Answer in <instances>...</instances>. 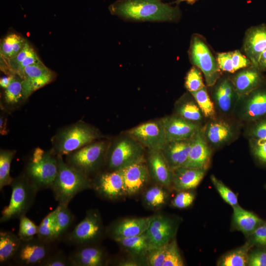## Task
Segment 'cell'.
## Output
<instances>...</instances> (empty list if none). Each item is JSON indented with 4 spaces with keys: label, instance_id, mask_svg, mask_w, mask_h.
Here are the masks:
<instances>
[{
    "label": "cell",
    "instance_id": "cell-47",
    "mask_svg": "<svg viewBox=\"0 0 266 266\" xmlns=\"http://www.w3.org/2000/svg\"><path fill=\"white\" fill-rule=\"evenodd\" d=\"M167 244L149 251L147 254V262L149 266H163L166 257Z\"/></svg>",
    "mask_w": 266,
    "mask_h": 266
},
{
    "label": "cell",
    "instance_id": "cell-51",
    "mask_svg": "<svg viewBox=\"0 0 266 266\" xmlns=\"http://www.w3.org/2000/svg\"><path fill=\"white\" fill-rule=\"evenodd\" d=\"M217 60V64L220 69L231 73L235 71L233 65L231 52L218 54Z\"/></svg>",
    "mask_w": 266,
    "mask_h": 266
},
{
    "label": "cell",
    "instance_id": "cell-40",
    "mask_svg": "<svg viewBox=\"0 0 266 266\" xmlns=\"http://www.w3.org/2000/svg\"><path fill=\"white\" fill-rule=\"evenodd\" d=\"M178 115L193 122L197 123L202 118V112L197 104L187 101L180 104L177 108Z\"/></svg>",
    "mask_w": 266,
    "mask_h": 266
},
{
    "label": "cell",
    "instance_id": "cell-2",
    "mask_svg": "<svg viewBox=\"0 0 266 266\" xmlns=\"http://www.w3.org/2000/svg\"><path fill=\"white\" fill-rule=\"evenodd\" d=\"M57 156L58 171L50 189L59 204L68 206L79 193L92 187V181L67 164L62 156Z\"/></svg>",
    "mask_w": 266,
    "mask_h": 266
},
{
    "label": "cell",
    "instance_id": "cell-38",
    "mask_svg": "<svg viewBox=\"0 0 266 266\" xmlns=\"http://www.w3.org/2000/svg\"><path fill=\"white\" fill-rule=\"evenodd\" d=\"M144 198L145 202L148 206L151 208H159L166 203L167 194L162 187L155 186L146 190Z\"/></svg>",
    "mask_w": 266,
    "mask_h": 266
},
{
    "label": "cell",
    "instance_id": "cell-24",
    "mask_svg": "<svg viewBox=\"0 0 266 266\" xmlns=\"http://www.w3.org/2000/svg\"><path fill=\"white\" fill-rule=\"evenodd\" d=\"M150 172L159 184L169 187L172 183V171L161 151H150L148 157Z\"/></svg>",
    "mask_w": 266,
    "mask_h": 266
},
{
    "label": "cell",
    "instance_id": "cell-11",
    "mask_svg": "<svg viewBox=\"0 0 266 266\" xmlns=\"http://www.w3.org/2000/svg\"><path fill=\"white\" fill-rule=\"evenodd\" d=\"M128 134L150 151H161L167 142L164 129L160 120L136 126L130 130Z\"/></svg>",
    "mask_w": 266,
    "mask_h": 266
},
{
    "label": "cell",
    "instance_id": "cell-17",
    "mask_svg": "<svg viewBox=\"0 0 266 266\" xmlns=\"http://www.w3.org/2000/svg\"><path fill=\"white\" fill-rule=\"evenodd\" d=\"M68 257L72 266H102L107 261L103 249L95 244L76 246Z\"/></svg>",
    "mask_w": 266,
    "mask_h": 266
},
{
    "label": "cell",
    "instance_id": "cell-14",
    "mask_svg": "<svg viewBox=\"0 0 266 266\" xmlns=\"http://www.w3.org/2000/svg\"><path fill=\"white\" fill-rule=\"evenodd\" d=\"M159 120L164 129L166 141L191 139L200 130L197 123L179 115L165 117Z\"/></svg>",
    "mask_w": 266,
    "mask_h": 266
},
{
    "label": "cell",
    "instance_id": "cell-28",
    "mask_svg": "<svg viewBox=\"0 0 266 266\" xmlns=\"http://www.w3.org/2000/svg\"><path fill=\"white\" fill-rule=\"evenodd\" d=\"M243 117L256 120L266 115V90L253 93L247 100L242 110Z\"/></svg>",
    "mask_w": 266,
    "mask_h": 266
},
{
    "label": "cell",
    "instance_id": "cell-1",
    "mask_svg": "<svg viewBox=\"0 0 266 266\" xmlns=\"http://www.w3.org/2000/svg\"><path fill=\"white\" fill-rule=\"evenodd\" d=\"M112 13L134 20L171 21L176 18L178 10L160 0H123L109 7Z\"/></svg>",
    "mask_w": 266,
    "mask_h": 266
},
{
    "label": "cell",
    "instance_id": "cell-55",
    "mask_svg": "<svg viewBox=\"0 0 266 266\" xmlns=\"http://www.w3.org/2000/svg\"><path fill=\"white\" fill-rule=\"evenodd\" d=\"M6 123L7 119L3 115L0 116V134L2 135H5L7 132L6 131Z\"/></svg>",
    "mask_w": 266,
    "mask_h": 266
},
{
    "label": "cell",
    "instance_id": "cell-29",
    "mask_svg": "<svg viewBox=\"0 0 266 266\" xmlns=\"http://www.w3.org/2000/svg\"><path fill=\"white\" fill-rule=\"evenodd\" d=\"M261 81V77L258 71L248 69L241 71L233 79V85L239 96L249 94L255 89Z\"/></svg>",
    "mask_w": 266,
    "mask_h": 266
},
{
    "label": "cell",
    "instance_id": "cell-46",
    "mask_svg": "<svg viewBox=\"0 0 266 266\" xmlns=\"http://www.w3.org/2000/svg\"><path fill=\"white\" fill-rule=\"evenodd\" d=\"M40 266H72L68 256L62 250L54 251Z\"/></svg>",
    "mask_w": 266,
    "mask_h": 266
},
{
    "label": "cell",
    "instance_id": "cell-22",
    "mask_svg": "<svg viewBox=\"0 0 266 266\" xmlns=\"http://www.w3.org/2000/svg\"><path fill=\"white\" fill-rule=\"evenodd\" d=\"M172 171V183L178 191H188L196 188L203 179L205 170L182 166Z\"/></svg>",
    "mask_w": 266,
    "mask_h": 266
},
{
    "label": "cell",
    "instance_id": "cell-21",
    "mask_svg": "<svg viewBox=\"0 0 266 266\" xmlns=\"http://www.w3.org/2000/svg\"><path fill=\"white\" fill-rule=\"evenodd\" d=\"M193 138L167 141L165 145L161 151L172 170L185 166L188 159Z\"/></svg>",
    "mask_w": 266,
    "mask_h": 266
},
{
    "label": "cell",
    "instance_id": "cell-30",
    "mask_svg": "<svg viewBox=\"0 0 266 266\" xmlns=\"http://www.w3.org/2000/svg\"><path fill=\"white\" fill-rule=\"evenodd\" d=\"M231 126L226 122L218 121L212 122L207 127L205 136L212 144L220 145L230 139L233 135Z\"/></svg>",
    "mask_w": 266,
    "mask_h": 266
},
{
    "label": "cell",
    "instance_id": "cell-26",
    "mask_svg": "<svg viewBox=\"0 0 266 266\" xmlns=\"http://www.w3.org/2000/svg\"><path fill=\"white\" fill-rule=\"evenodd\" d=\"M22 240L14 233L8 231L0 232V264H12Z\"/></svg>",
    "mask_w": 266,
    "mask_h": 266
},
{
    "label": "cell",
    "instance_id": "cell-16",
    "mask_svg": "<svg viewBox=\"0 0 266 266\" xmlns=\"http://www.w3.org/2000/svg\"><path fill=\"white\" fill-rule=\"evenodd\" d=\"M119 170L123 176L125 195H133L137 194L148 182L149 172L144 160Z\"/></svg>",
    "mask_w": 266,
    "mask_h": 266
},
{
    "label": "cell",
    "instance_id": "cell-15",
    "mask_svg": "<svg viewBox=\"0 0 266 266\" xmlns=\"http://www.w3.org/2000/svg\"><path fill=\"white\" fill-rule=\"evenodd\" d=\"M176 233V226L169 217L163 215L151 217L146 233L152 249L170 241Z\"/></svg>",
    "mask_w": 266,
    "mask_h": 266
},
{
    "label": "cell",
    "instance_id": "cell-4",
    "mask_svg": "<svg viewBox=\"0 0 266 266\" xmlns=\"http://www.w3.org/2000/svg\"><path fill=\"white\" fill-rule=\"evenodd\" d=\"M99 137L96 129L79 121L57 132L51 140L52 149L57 155L66 156L93 142Z\"/></svg>",
    "mask_w": 266,
    "mask_h": 266
},
{
    "label": "cell",
    "instance_id": "cell-8",
    "mask_svg": "<svg viewBox=\"0 0 266 266\" xmlns=\"http://www.w3.org/2000/svg\"><path fill=\"white\" fill-rule=\"evenodd\" d=\"M144 149L139 142L131 136L117 141L106 155L109 170H119L144 159Z\"/></svg>",
    "mask_w": 266,
    "mask_h": 266
},
{
    "label": "cell",
    "instance_id": "cell-3",
    "mask_svg": "<svg viewBox=\"0 0 266 266\" xmlns=\"http://www.w3.org/2000/svg\"><path fill=\"white\" fill-rule=\"evenodd\" d=\"M58 156L52 149L37 147L26 162L22 172L39 191L50 188L58 171Z\"/></svg>",
    "mask_w": 266,
    "mask_h": 266
},
{
    "label": "cell",
    "instance_id": "cell-19",
    "mask_svg": "<svg viewBox=\"0 0 266 266\" xmlns=\"http://www.w3.org/2000/svg\"><path fill=\"white\" fill-rule=\"evenodd\" d=\"M211 152L200 129L193 137L188 160L184 166L206 170L209 166Z\"/></svg>",
    "mask_w": 266,
    "mask_h": 266
},
{
    "label": "cell",
    "instance_id": "cell-35",
    "mask_svg": "<svg viewBox=\"0 0 266 266\" xmlns=\"http://www.w3.org/2000/svg\"><path fill=\"white\" fill-rule=\"evenodd\" d=\"M16 150L0 149V190L10 185L13 180L10 174L11 163L16 154Z\"/></svg>",
    "mask_w": 266,
    "mask_h": 266
},
{
    "label": "cell",
    "instance_id": "cell-49",
    "mask_svg": "<svg viewBox=\"0 0 266 266\" xmlns=\"http://www.w3.org/2000/svg\"><path fill=\"white\" fill-rule=\"evenodd\" d=\"M195 194L190 191H181L172 200V206L179 209H184L189 207L194 202Z\"/></svg>",
    "mask_w": 266,
    "mask_h": 266
},
{
    "label": "cell",
    "instance_id": "cell-42",
    "mask_svg": "<svg viewBox=\"0 0 266 266\" xmlns=\"http://www.w3.org/2000/svg\"><path fill=\"white\" fill-rule=\"evenodd\" d=\"M211 181L223 200L232 207L238 205L237 195L222 181L214 175L210 176Z\"/></svg>",
    "mask_w": 266,
    "mask_h": 266
},
{
    "label": "cell",
    "instance_id": "cell-27",
    "mask_svg": "<svg viewBox=\"0 0 266 266\" xmlns=\"http://www.w3.org/2000/svg\"><path fill=\"white\" fill-rule=\"evenodd\" d=\"M26 100L22 79L20 76L14 75L8 86L4 89L2 107L6 110H13L21 106Z\"/></svg>",
    "mask_w": 266,
    "mask_h": 266
},
{
    "label": "cell",
    "instance_id": "cell-58",
    "mask_svg": "<svg viewBox=\"0 0 266 266\" xmlns=\"http://www.w3.org/2000/svg\"><path fill=\"white\" fill-rule=\"evenodd\" d=\"M264 188H265V190L266 191V185H265Z\"/></svg>",
    "mask_w": 266,
    "mask_h": 266
},
{
    "label": "cell",
    "instance_id": "cell-48",
    "mask_svg": "<svg viewBox=\"0 0 266 266\" xmlns=\"http://www.w3.org/2000/svg\"><path fill=\"white\" fill-rule=\"evenodd\" d=\"M247 237V241L252 247H266V221Z\"/></svg>",
    "mask_w": 266,
    "mask_h": 266
},
{
    "label": "cell",
    "instance_id": "cell-54",
    "mask_svg": "<svg viewBox=\"0 0 266 266\" xmlns=\"http://www.w3.org/2000/svg\"><path fill=\"white\" fill-rule=\"evenodd\" d=\"M14 75H6L0 78V85L3 89H5L10 83Z\"/></svg>",
    "mask_w": 266,
    "mask_h": 266
},
{
    "label": "cell",
    "instance_id": "cell-43",
    "mask_svg": "<svg viewBox=\"0 0 266 266\" xmlns=\"http://www.w3.org/2000/svg\"><path fill=\"white\" fill-rule=\"evenodd\" d=\"M184 263L176 240L172 239L167 244L163 266H183Z\"/></svg>",
    "mask_w": 266,
    "mask_h": 266
},
{
    "label": "cell",
    "instance_id": "cell-25",
    "mask_svg": "<svg viewBox=\"0 0 266 266\" xmlns=\"http://www.w3.org/2000/svg\"><path fill=\"white\" fill-rule=\"evenodd\" d=\"M244 50L253 64L257 66L259 58L266 49V27L251 30L244 43Z\"/></svg>",
    "mask_w": 266,
    "mask_h": 266
},
{
    "label": "cell",
    "instance_id": "cell-31",
    "mask_svg": "<svg viewBox=\"0 0 266 266\" xmlns=\"http://www.w3.org/2000/svg\"><path fill=\"white\" fill-rule=\"evenodd\" d=\"M253 247L246 241L242 246L227 252L218 260L219 266H246L248 265V253Z\"/></svg>",
    "mask_w": 266,
    "mask_h": 266
},
{
    "label": "cell",
    "instance_id": "cell-37",
    "mask_svg": "<svg viewBox=\"0 0 266 266\" xmlns=\"http://www.w3.org/2000/svg\"><path fill=\"white\" fill-rule=\"evenodd\" d=\"M215 98L218 107L222 111L226 112L231 109L233 104V90L229 81L225 80L218 86Z\"/></svg>",
    "mask_w": 266,
    "mask_h": 266
},
{
    "label": "cell",
    "instance_id": "cell-41",
    "mask_svg": "<svg viewBox=\"0 0 266 266\" xmlns=\"http://www.w3.org/2000/svg\"><path fill=\"white\" fill-rule=\"evenodd\" d=\"M38 226L26 215L19 219L18 235L22 241H27L36 236L38 233Z\"/></svg>",
    "mask_w": 266,
    "mask_h": 266
},
{
    "label": "cell",
    "instance_id": "cell-33",
    "mask_svg": "<svg viewBox=\"0 0 266 266\" xmlns=\"http://www.w3.org/2000/svg\"><path fill=\"white\" fill-rule=\"evenodd\" d=\"M114 240L132 254L136 255L147 254L152 249L146 232L139 235L117 238Z\"/></svg>",
    "mask_w": 266,
    "mask_h": 266
},
{
    "label": "cell",
    "instance_id": "cell-32",
    "mask_svg": "<svg viewBox=\"0 0 266 266\" xmlns=\"http://www.w3.org/2000/svg\"><path fill=\"white\" fill-rule=\"evenodd\" d=\"M27 42L24 37L17 33L7 34L0 40V57L5 60L13 58L22 50Z\"/></svg>",
    "mask_w": 266,
    "mask_h": 266
},
{
    "label": "cell",
    "instance_id": "cell-52",
    "mask_svg": "<svg viewBox=\"0 0 266 266\" xmlns=\"http://www.w3.org/2000/svg\"><path fill=\"white\" fill-rule=\"evenodd\" d=\"M231 55L235 71L249 66V60L239 51L231 52Z\"/></svg>",
    "mask_w": 266,
    "mask_h": 266
},
{
    "label": "cell",
    "instance_id": "cell-10",
    "mask_svg": "<svg viewBox=\"0 0 266 266\" xmlns=\"http://www.w3.org/2000/svg\"><path fill=\"white\" fill-rule=\"evenodd\" d=\"M191 55L193 63L203 73L207 85H214L219 77L220 69L207 45L198 37L193 39Z\"/></svg>",
    "mask_w": 266,
    "mask_h": 266
},
{
    "label": "cell",
    "instance_id": "cell-57",
    "mask_svg": "<svg viewBox=\"0 0 266 266\" xmlns=\"http://www.w3.org/2000/svg\"><path fill=\"white\" fill-rule=\"evenodd\" d=\"M196 0H179V1H193Z\"/></svg>",
    "mask_w": 266,
    "mask_h": 266
},
{
    "label": "cell",
    "instance_id": "cell-13",
    "mask_svg": "<svg viewBox=\"0 0 266 266\" xmlns=\"http://www.w3.org/2000/svg\"><path fill=\"white\" fill-rule=\"evenodd\" d=\"M100 197L116 200L125 195L124 182L120 170H109L99 174L92 181V187Z\"/></svg>",
    "mask_w": 266,
    "mask_h": 266
},
{
    "label": "cell",
    "instance_id": "cell-9",
    "mask_svg": "<svg viewBox=\"0 0 266 266\" xmlns=\"http://www.w3.org/2000/svg\"><path fill=\"white\" fill-rule=\"evenodd\" d=\"M55 243H49L37 235L27 241H22L12 264L20 266H40L54 251Z\"/></svg>",
    "mask_w": 266,
    "mask_h": 266
},
{
    "label": "cell",
    "instance_id": "cell-44",
    "mask_svg": "<svg viewBox=\"0 0 266 266\" xmlns=\"http://www.w3.org/2000/svg\"><path fill=\"white\" fill-rule=\"evenodd\" d=\"M185 87L191 93L205 87L201 72L198 68L194 66L189 71L185 79Z\"/></svg>",
    "mask_w": 266,
    "mask_h": 266
},
{
    "label": "cell",
    "instance_id": "cell-39",
    "mask_svg": "<svg viewBox=\"0 0 266 266\" xmlns=\"http://www.w3.org/2000/svg\"><path fill=\"white\" fill-rule=\"evenodd\" d=\"M191 93L203 115L207 118L214 117L215 114L214 105L209 98L205 87Z\"/></svg>",
    "mask_w": 266,
    "mask_h": 266
},
{
    "label": "cell",
    "instance_id": "cell-18",
    "mask_svg": "<svg viewBox=\"0 0 266 266\" xmlns=\"http://www.w3.org/2000/svg\"><path fill=\"white\" fill-rule=\"evenodd\" d=\"M0 58V69L6 75H17L20 77L27 66L41 61L34 49L28 42L13 58L9 60Z\"/></svg>",
    "mask_w": 266,
    "mask_h": 266
},
{
    "label": "cell",
    "instance_id": "cell-7",
    "mask_svg": "<svg viewBox=\"0 0 266 266\" xmlns=\"http://www.w3.org/2000/svg\"><path fill=\"white\" fill-rule=\"evenodd\" d=\"M103 232L101 217L97 210H88L84 218L70 232L63 238L69 245L78 246L95 244L101 237Z\"/></svg>",
    "mask_w": 266,
    "mask_h": 266
},
{
    "label": "cell",
    "instance_id": "cell-36",
    "mask_svg": "<svg viewBox=\"0 0 266 266\" xmlns=\"http://www.w3.org/2000/svg\"><path fill=\"white\" fill-rule=\"evenodd\" d=\"M56 209L49 213L38 226L37 236L49 243L57 242L55 239Z\"/></svg>",
    "mask_w": 266,
    "mask_h": 266
},
{
    "label": "cell",
    "instance_id": "cell-53",
    "mask_svg": "<svg viewBox=\"0 0 266 266\" xmlns=\"http://www.w3.org/2000/svg\"><path fill=\"white\" fill-rule=\"evenodd\" d=\"M251 134L254 139L266 140V119L257 123L251 129Z\"/></svg>",
    "mask_w": 266,
    "mask_h": 266
},
{
    "label": "cell",
    "instance_id": "cell-45",
    "mask_svg": "<svg viewBox=\"0 0 266 266\" xmlns=\"http://www.w3.org/2000/svg\"><path fill=\"white\" fill-rule=\"evenodd\" d=\"M247 266H266V247H253L248 253Z\"/></svg>",
    "mask_w": 266,
    "mask_h": 266
},
{
    "label": "cell",
    "instance_id": "cell-56",
    "mask_svg": "<svg viewBox=\"0 0 266 266\" xmlns=\"http://www.w3.org/2000/svg\"><path fill=\"white\" fill-rule=\"evenodd\" d=\"M257 66L262 68H266V49L261 54Z\"/></svg>",
    "mask_w": 266,
    "mask_h": 266
},
{
    "label": "cell",
    "instance_id": "cell-6",
    "mask_svg": "<svg viewBox=\"0 0 266 266\" xmlns=\"http://www.w3.org/2000/svg\"><path fill=\"white\" fill-rule=\"evenodd\" d=\"M106 141L93 142L66 156L65 161L76 170L89 177L97 172L106 158Z\"/></svg>",
    "mask_w": 266,
    "mask_h": 266
},
{
    "label": "cell",
    "instance_id": "cell-20",
    "mask_svg": "<svg viewBox=\"0 0 266 266\" xmlns=\"http://www.w3.org/2000/svg\"><path fill=\"white\" fill-rule=\"evenodd\" d=\"M151 217L128 218L112 225L107 229L108 233L114 239L139 235L145 233Z\"/></svg>",
    "mask_w": 266,
    "mask_h": 266
},
{
    "label": "cell",
    "instance_id": "cell-50",
    "mask_svg": "<svg viewBox=\"0 0 266 266\" xmlns=\"http://www.w3.org/2000/svg\"><path fill=\"white\" fill-rule=\"evenodd\" d=\"M251 145L255 158L262 165L266 166V140L254 139Z\"/></svg>",
    "mask_w": 266,
    "mask_h": 266
},
{
    "label": "cell",
    "instance_id": "cell-34",
    "mask_svg": "<svg viewBox=\"0 0 266 266\" xmlns=\"http://www.w3.org/2000/svg\"><path fill=\"white\" fill-rule=\"evenodd\" d=\"M56 209L55 239L60 241L67 233L75 218L68 206L59 204Z\"/></svg>",
    "mask_w": 266,
    "mask_h": 266
},
{
    "label": "cell",
    "instance_id": "cell-12",
    "mask_svg": "<svg viewBox=\"0 0 266 266\" xmlns=\"http://www.w3.org/2000/svg\"><path fill=\"white\" fill-rule=\"evenodd\" d=\"M20 77L24 95L27 99L33 92L52 82L55 73L41 61L27 66Z\"/></svg>",
    "mask_w": 266,
    "mask_h": 266
},
{
    "label": "cell",
    "instance_id": "cell-23",
    "mask_svg": "<svg viewBox=\"0 0 266 266\" xmlns=\"http://www.w3.org/2000/svg\"><path fill=\"white\" fill-rule=\"evenodd\" d=\"M233 208V228L242 232L246 237L266 221L255 213L243 209L239 204Z\"/></svg>",
    "mask_w": 266,
    "mask_h": 266
},
{
    "label": "cell",
    "instance_id": "cell-5",
    "mask_svg": "<svg viewBox=\"0 0 266 266\" xmlns=\"http://www.w3.org/2000/svg\"><path fill=\"white\" fill-rule=\"evenodd\" d=\"M10 186L11 198L8 204L1 211V223L26 215L33 205L38 192L23 172L13 178Z\"/></svg>",
    "mask_w": 266,
    "mask_h": 266
}]
</instances>
